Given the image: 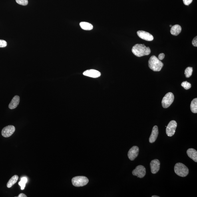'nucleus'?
Returning <instances> with one entry per match:
<instances>
[{"mask_svg": "<svg viewBox=\"0 0 197 197\" xmlns=\"http://www.w3.org/2000/svg\"><path fill=\"white\" fill-rule=\"evenodd\" d=\"M193 0H183L185 5L189 6L192 2Z\"/></svg>", "mask_w": 197, "mask_h": 197, "instance_id": "nucleus-26", "label": "nucleus"}, {"mask_svg": "<svg viewBox=\"0 0 197 197\" xmlns=\"http://www.w3.org/2000/svg\"><path fill=\"white\" fill-rule=\"evenodd\" d=\"M174 95L172 92H168L163 98L162 105L164 108H168L171 105L174 100Z\"/></svg>", "mask_w": 197, "mask_h": 197, "instance_id": "nucleus-5", "label": "nucleus"}, {"mask_svg": "<svg viewBox=\"0 0 197 197\" xmlns=\"http://www.w3.org/2000/svg\"><path fill=\"white\" fill-rule=\"evenodd\" d=\"M192 44L195 47H197V37L196 36V37H195L194 39L192 41Z\"/></svg>", "mask_w": 197, "mask_h": 197, "instance_id": "nucleus-25", "label": "nucleus"}, {"mask_svg": "<svg viewBox=\"0 0 197 197\" xmlns=\"http://www.w3.org/2000/svg\"><path fill=\"white\" fill-rule=\"evenodd\" d=\"M83 75L92 78H97L101 76V73L95 69L88 70L84 71Z\"/></svg>", "mask_w": 197, "mask_h": 197, "instance_id": "nucleus-12", "label": "nucleus"}, {"mask_svg": "<svg viewBox=\"0 0 197 197\" xmlns=\"http://www.w3.org/2000/svg\"><path fill=\"white\" fill-rule=\"evenodd\" d=\"M181 86L185 89L186 90L190 89L191 87V84L187 81L182 82L181 84Z\"/></svg>", "mask_w": 197, "mask_h": 197, "instance_id": "nucleus-22", "label": "nucleus"}, {"mask_svg": "<svg viewBox=\"0 0 197 197\" xmlns=\"http://www.w3.org/2000/svg\"><path fill=\"white\" fill-rule=\"evenodd\" d=\"M15 130V127L13 125L6 126L2 130V136L6 138L9 137L14 133Z\"/></svg>", "mask_w": 197, "mask_h": 197, "instance_id": "nucleus-8", "label": "nucleus"}, {"mask_svg": "<svg viewBox=\"0 0 197 197\" xmlns=\"http://www.w3.org/2000/svg\"><path fill=\"white\" fill-rule=\"evenodd\" d=\"M139 152V148L137 146H132L128 151V156L129 159L133 161L136 157H137Z\"/></svg>", "mask_w": 197, "mask_h": 197, "instance_id": "nucleus-9", "label": "nucleus"}, {"mask_svg": "<svg viewBox=\"0 0 197 197\" xmlns=\"http://www.w3.org/2000/svg\"><path fill=\"white\" fill-rule=\"evenodd\" d=\"M27 178L23 177L21 179V180L19 182V185L21 187V190H23L25 189L26 183L27 182Z\"/></svg>", "mask_w": 197, "mask_h": 197, "instance_id": "nucleus-20", "label": "nucleus"}, {"mask_svg": "<svg viewBox=\"0 0 197 197\" xmlns=\"http://www.w3.org/2000/svg\"><path fill=\"white\" fill-rule=\"evenodd\" d=\"M152 197H159V196H158L154 195V196H152Z\"/></svg>", "mask_w": 197, "mask_h": 197, "instance_id": "nucleus-29", "label": "nucleus"}, {"mask_svg": "<svg viewBox=\"0 0 197 197\" xmlns=\"http://www.w3.org/2000/svg\"><path fill=\"white\" fill-rule=\"evenodd\" d=\"M20 98L19 96L16 95L12 99L9 104V107L10 109H15L19 104Z\"/></svg>", "mask_w": 197, "mask_h": 197, "instance_id": "nucleus-14", "label": "nucleus"}, {"mask_svg": "<svg viewBox=\"0 0 197 197\" xmlns=\"http://www.w3.org/2000/svg\"><path fill=\"white\" fill-rule=\"evenodd\" d=\"M158 134V128L157 126H154L153 128L151 134L149 138L150 143H153L156 141Z\"/></svg>", "mask_w": 197, "mask_h": 197, "instance_id": "nucleus-13", "label": "nucleus"}, {"mask_svg": "<svg viewBox=\"0 0 197 197\" xmlns=\"http://www.w3.org/2000/svg\"><path fill=\"white\" fill-rule=\"evenodd\" d=\"M170 27H172V26L171 25H170Z\"/></svg>", "mask_w": 197, "mask_h": 197, "instance_id": "nucleus-30", "label": "nucleus"}, {"mask_svg": "<svg viewBox=\"0 0 197 197\" xmlns=\"http://www.w3.org/2000/svg\"><path fill=\"white\" fill-rule=\"evenodd\" d=\"M80 26L82 29L86 31H90L93 29V26L91 24L87 22H81L80 23Z\"/></svg>", "mask_w": 197, "mask_h": 197, "instance_id": "nucleus-17", "label": "nucleus"}, {"mask_svg": "<svg viewBox=\"0 0 197 197\" xmlns=\"http://www.w3.org/2000/svg\"><path fill=\"white\" fill-rule=\"evenodd\" d=\"M18 197H27V196L25 194H23L22 193L21 194H20L19 196H18Z\"/></svg>", "mask_w": 197, "mask_h": 197, "instance_id": "nucleus-28", "label": "nucleus"}, {"mask_svg": "<svg viewBox=\"0 0 197 197\" xmlns=\"http://www.w3.org/2000/svg\"><path fill=\"white\" fill-rule=\"evenodd\" d=\"M188 156L195 162H197V152L193 148H190L187 151Z\"/></svg>", "mask_w": 197, "mask_h": 197, "instance_id": "nucleus-15", "label": "nucleus"}, {"mask_svg": "<svg viewBox=\"0 0 197 197\" xmlns=\"http://www.w3.org/2000/svg\"><path fill=\"white\" fill-rule=\"evenodd\" d=\"M137 35L140 39L147 41H152L154 37L151 34L147 32L142 31H139L137 32Z\"/></svg>", "mask_w": 197, "mask_h": 197, "instance_id": "nucleus-11", "label": "nucleus"}, {"mask_svg": "<svg viewBox=\"0 0 197 197\" xmlns=\"http://www.w3.org/2000/svg\"><path fill=\"white\" fill-rule=\"evenodd\" d=\"M193 72V68L188 67L186 68L185 71V75L187 78H189L192 75Z\"/></svg>", "mask_w": 197, "mask_h": 197, "instance_id": "nucleus-21", "label": "nucleus"}, {"mask_svg": "<svg viewBox=\"0 0 197 197\" xmlns=\"http://www.w3.org/2000/svg\"><path fill=\"white\" fill-rule=\"evenodd\" d=\"M151 171L153 174L157 173L160 169V163L158 159L152 161L150 163Z\"/></svg>", "mask_w": 197, "mask_h": 197, "instance_id": "nucleus-10", "label": "nucleus"}, {"mask_svg": "<svg viewBox=\"0 0 197 197\" xmlns=\"http://www.w3.org/2000/svg\"><path fill=\"white\" fill-rule=\"evenodd\" d=\"M177 127V123L175 120H172L170 122L166 128V134L169 136H173L176 132Z\"/></svg>", "mask_w": 197, "mask_h": 197, "instance_id": "nucleus-6", "label": "nucleus"}, {"mask_svg": "<svg viewBox=\"0 0 197 197\" xmlns=\"http://www.w3.org/2000/svg\"><path fill=\"white\" fill-rule=\"evenodd\" d=\"M174 172L178 176L185 177L189 174V169L185 165L182 163H178L174 167Z\"/></svg>", "mask_w": 197, "mask_h": 197, "instance_id": "nucleus-3", "label": "nucleus"}, {"mask_svg": "<svg viewBox=\"0 0 197 197\" xmlns=\"http://www.w3.org/2000/svg\"><path fill=\"white\" fill-rule=\"evenodd\" d=\"M182 31V27L178 25H174L170 29V33L172 35L177 36Z\"/></svg>", "mask_w": 197, "mask_h": 197, "instance_id": "nucleus-16", "label": "nucleus"}, {"mask_svg": "<svg viewBox=\"0 0 197 197\" xmlns=\"http://www.w3.org/2000/svg\"><path fill=\"white\" fill-rule=\"evenodd\" d=\"M19 179V176L17 175L14 176L10 179L9 181L8 182L7 184L8 188H10L13 186L14 184H15Z\"/></svg>", "mask_w": 197, "mask_h": 197, "instance_id": "nucleus-18", "label": "nucleus"}, {"mask_svg": "<svg viewBox=\"0 0 197 197\" xmlns=\"http://www.w3.org/2000/svg\"><path fill=\"white\" fill-rule=\"evenodd\" d=\"M7 43L4 40H0V48H5L6 47Z\"/></svg>", "mask_w": 197, "mask_h": 197, "instance_id": "nucleus-24", "label": "nucleus"}, {"mask_svg": "<svg viewBox=\"0 0 197 197\" xmlns=\"http://www.w3.org/2000/svg\"><path fill=\"white\" fill-rule=\"evenodd\" d=\"M148 65L151 69L155 72L160 71L164 66L163 63L154 55L152 56L150 58Z\"/></svg>", "mask_w": 197, "mask_h": 197, "instance_id": "nucleus-2", "label": "nucleus"}, {"mask_svg": "<svg viewBox=\"0 0 197 197\" xmlns=\"http://www.w3.org/2000/svg\"><path fill=\"white\" fill-rule=\"evenodd\" d=\"M16 2L20 5L22 6H27L28 5V0H15Z\"/></svg>", "mask_w": 197, "mask_h": 197, "instance_id": "nucleus-23", "label": "nucleus"}, {"mask_svg": "<svg viewBox=\"0 0 197 197\" xmlns=\"http://www.w3.org/2000/svg\"><path fill=\"white\" fill-rule=\"evenodd\" d=\"M132 174L134 176H137L139 178H144L146 174V168L143 166H138L132 171Z\"/></svg>", "mask_w": 197, "mask_h": 197, "instance_id": "nucleus-7", "label": "nucleus"}, {"mask_svg": "<svg viewBox=\"0 0 197 197\" xmlns=\"http://www.w3.org/2000/svg\"><path fill=\"white\" fill-rule=\"evenodd\" d=\"M132 52L137 57H141L149 55L151 50L149 47H146L144 44H136L132 47Z\"/></svg>", "mask_w": 197, "mask_h": 197, "instance_id": "nucleus-1", "label": "nucleus"}, {"mask_svg": "<svg viewBox=\"0 0 197 197\" xmlns=\"http://www.w3.org/2000/svg\"><path fill=\"white\" fill-rule=\"evenodd\" d=\"M191 111L194 113H197V98H195L192 100L191 103Z\"/></svg>", "mask_w": 197, "mask_h": 197, "instance_id": "nucleus-19", "label": "nucleus"}, {"mask_svg": "<svg viewBox=\"0 0 197 197\" xmlns=\"http://www.w3.org/2000/svg\"><path fill=\"white\" fill-rule=\"evenodd\" d=\"M89 182L87 178L83 176H76L72 178V184L76 187H83L86 185Z\"/></svg>", "mask_w": 197, "mask_h": 197, "instance_id": "nucleus-4", "label": "nucleus"}, {"mask_svg": "<svg viewBox=\"0 0 197 197\" xmlns=\"http://www.w3.org/2000/svg\"><path fill=\"white\" fill-rule=\"evenodd\" d=\"M165 57V55L164 53H161L158 56V59L160 60H162Z\"/></svg>", "mask_w": 197, "mask_h": 197, "instance_id": "nucleus-27", "label": "nucleus"}]
</instances>
